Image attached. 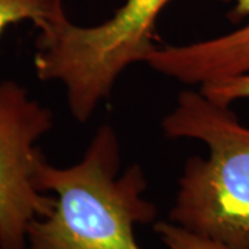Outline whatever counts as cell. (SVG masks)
<instances>
[{
    "label": "cell",
    "mask_w": 249,
    "mask_h": 249,
    "mask_svg": "<svg viewBox=\"0 0 249 249\" xmlns=\"http://www.w3.org/2000/svg\"><path fill=\"white\" fill-rule=\"evenodd\" d=\"M229 18L249 17V0H231ZM155 72L190 86L249 73V22L235 31L194 43L158 47L147 60Z\"/></svg>",
    "instance_id": "cell-5"
},
{
    "label": "cell",
    "mask_w": 249,
    "mask_h": 249,
    "mask_svg": "<svg viewBox=\"0 0 249 249\" xmlns=\"http://www.w3.org/2000/svg\"><path fill=\"white\" fill-rule=\"evenodd\" d=\"M119 168V142L109 124L98 127L78 163L57 168L43 160L35 183L54 196V206L29 224L25 249H142L134 227L154 222L158 209L142 196V168Z\"/></svg>",
    "instance_id": "cell-1"
},
{
    "label": "cell",
    "mask_w": 249,
    "mask_h": 249,
    "mask_svg": "<svg viewBox=\"0 0 249 249\" xmlns=\"http://www.w3.org/2000/svg\"><path fill=\"white\" fill-rule=\"evenodd\" d=\"M53 126L50 108L0 75V249H25L29 224L53 211L35 183L46 160L37 142Z\"/></svg>",
    "instance_id": "cell-4"
},
{
    "label": "cell",
    "mask_w": 249,
    "mask_h": 249,
    "mask_svg": "<svg viewBox=\"0 0 249 249\" xmlns=\"http://www.w3.org/2000/svg\"><path fill=\"white\" fill-rule=\"evenodd\" d=\"M170 0H126L107 21L82 27L68 17L37 27L34 68L42 82H58L78 122L90 119L130 65L157 45V19ZM231 1V0H219Z\"/></svg>",
    "instance_id": "cell-3"
},
{
    "label": "cell",
    "mask_w": 249,
    "mask_h": 249,
    "mask_svg": "<svg viewBox=\"0 0 249 249\" xmlns=\"http://www.w3.org/2000/svg\"><path fill=\"white\" fill-rule=\"evenodd\" d=\"M64 17V0H0V36L6 28L22 21L37 28Z\"/></svg>",
    "instance_id": "cell-6"
},
{
    "label": "cell",
    "mask_w": 249,
    "mask_h": 249,
    "mask_svg": "<svg viewBox=\"0 0 249 249\" xmlns=\"http://www.w3.org/2000/svg\"><path fill=\"white\" fill-rule=\"evenodd\" d=\"M154 231L168 249H234L219 241L188 231L170 220L154 223Z\"/></svg>",
    "instance_id": "cell-7"
},
{
    "label": "cell",
    "mask_w": 249,
    "mask_h": 249,
    "mask_svg": "<svg viewBox=\"0 0 249 249\" xmlns=\"http://www.w3.org/2000/svg\"><path fill=\"white\" fill-rule=\"evenodd\" d=\"M170 139H196L205 158H188L169 220L234 249H249V126L230 106L184 90L162 121Z\"/></svg>",
    "instance_id": "cell-2"
},
{
    "label": "cell",
    "mask_w": 249,
    "mask_h": 249,
    "mask_svg": "<svg viewBox=\"0 0 249 249\" xmlns=\"http://www.w3.org/2000/svg\"><path fill=\"white\" fill-rule=\"evenodd\" d=\"M199 90L216 103L231 106L240 100H249V73L208 82Z\"/></svg>",
    "instance_id": "cell-8"
}]
</instances>
